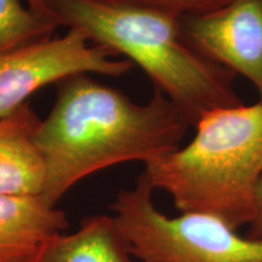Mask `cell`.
Segmentation results:
<instances>
[{
  "instance_id": "6da1fadb",
  "label": "cell",
  "mask_w": 262,
  "mask_h": 262,
  "mask_svg": "<svg viewBox=\"0 0 262 262\" xmlns=\"http://www.w3.org/2000/svg\"><path fill=\"white\" fill-rule=\"evenodd\" d=\"M189 126L185 114L158 90L140 104L89 74L62 80L34 135L47 171L42 199L56 206L91 173L127 162L146 165L169 155L181 147Z\"/></svg>"
},
{
  "instance_id": "8fae6325",
  "label": "cell",
  "mask_w": 262,
  "mask_h": 262,
  "mask_svg": "<svg viewBox=\"0 0 262 262\" xmlns=\"http://www.w3.org/2000/svg\"><path fill=\"white\" fill-rule=\"evenodd\" d=\"M112 2L150 6V8L171 12L180 17H186V16L210 12L212 10L227 4L229 0H112Z\"/></svg>"
},
{
  "instance_id": "30bf717a",
  "label": "cell",
  "mask_w": 262,
  "mask_h": 262,
  "mask_svg": "<svg viewBox=\"0 0 262 262\" xmlns=\"http://www.w3.org/2000/svg\"><path fill=\"white\" fill-rule=\"evenodd\" d=\"M58 27L22 5L21 0H0V54L48 40Z\"/></svg>"
},
{
  "instance_id": "4fadbf2b",
  "label": "cell",
  "mask_w": 262,
  "mask_h": 262,
  "mask_svg": "<svg viewBox=\"0 0 262 262\" xmlns=\"http://www.w3.org/2000/svg\"><path fill=\"white\" fill-rule=\"evenodd\" d=\"M27 3H28L29 8H31L38 16H40V17H42V18L52 19V21H55V19L52 18V16L50 15V12L48 11L47 6L44 5V2H42V0H27Z\"/></svg>"
},
{
  "instance_id": "5b68a950",
  "label": "cell",
  "mask_w": 262,
  "mask_h": 262,
  "mask_svg": "<svg viewBox=\"0 0 262 262\" xmlns=\"http://www.w3.org/2000/svg\"><path fill=\"white\" fill-rule=\"evenodd\" d=\"M134 64L94 44L79 29L0 54V118L14 113L41 88L79 74L122 77Z\"/></svg>"
},
{
  "instance_id": "277c9868",
  "label": "cell",
  "mask_w": 262,
  "mask_h": 262,
  "mask_svg": "<svg viewBox=\"0 0 262 262\" xmlns=\"http://www.w3.org/2000/svg\"><path fill=\"white\" fill-rule=\"evenodd\" d=\"M156 189L143 171L111 205L113 220L140 262H262V239L204 214L169 217L153 201Z\"/></svg>"
},
{
  "instance_id": "7c38bea8",
  "label": "cell",
  "mask_w": 262,
  "mask_h": 262,
  "mask_svg": "<svg viewBox=\"0 0 262 262\" xmlns=\"http://www.w3.org/2000/svg\"><path fill=\"white\" fill-rule=\"evenodd\" d=\"M248 237L254 239H262V180L258 185L256 196V214L253 222L249 225Z\"/></svg>"
},
{
  "instance_id": "ba28073f",
  "label": "cell",
  "mask_w": 262,
  "mask_h": 262,
  "mask_svg": "<svg viewBox=\"0 0 262 262\" xmlns=\"http://www.w3.org/2000/svg\"><path fill=\"white\" fill-rule=\"evenodd\" d=\"M40 123L28 103L0 118V194L41 195L45 163L34 142Z\"/></svg>"
},
{
  "instance_id": "7a4b0ae2",
  "label": "cell",
  "mask_w": 262,
  "mask_h": 262,
  "mask_svg": "<svg viewBox=\"0 0 262 262\" xmlns=\"http://www.w3.org/2000/svg\"><path fill=\"white\" fill-rule=\"evenodd\" d=\"M42 2L58 26L79 29L91 42L139 66L191 126L211 111L243 103L235 75L191 47L180 16L112 0Z\"/></svg>"
},
{
  "instance_id": "52a82bcc",
  "label": "cell",
  "mask_w": 262,
  "mask_h": 262,
  "mask_svg": "<svg viewBox=\"0 0 262 262\" xmlns=\"http://www.w3.org/2000/svg\"><path fill=\"white\" fill-rule=\"evenodd\" d=\"M67 228L66 212L41 195L0 194V262H31Z\"/></svg>"
},
{
  "instance_id": "8992f818",
  "label": "cell",
  "mask_w": 262,
  "mask_h": 262,
  "mask_svg": "<svg viewBox=\"0 0 262 262\" xmlns=\"http://www.w3.org/2000/svg\"><path fill=\"white\" fill-rule=\"evenodd\" d=\"M191 47L242 75L262 100V0H229L210 12L182 17Z\"/></svg>"
},
{
  "instance_id": "3957f363",
  "label": "cell",
  "mask_w": 262,
  "mask_h": 262,
  "mask_svg": "<svg viewBox=\"0 0 262 262\" xmlns=\"http://www.w3.org/2000/svg\"><path fill=\"white\" fill-rule=\"evenodd\" d=\"M194 127L188 145L146 164L143 171L181 214L212 216L237 231L249 226L262 180V100L217 108Z\"/></svg>"
},
{
  "instance_id": "9c48e42d",
  "label": "cell",
  "mask_w": 262,
  "mask_h": 262,
  "mask_svg": "<svg viewBox=\"0 0 262 262\" xmlns=\"http://www.w3.org/2000/svg\"><path fill=\"white\" fill-rule=\"evenodd\" d=\"M112 216L84 219L73 233L51 239L31 262H135Z\"/></svg>"
}]
</instances>
